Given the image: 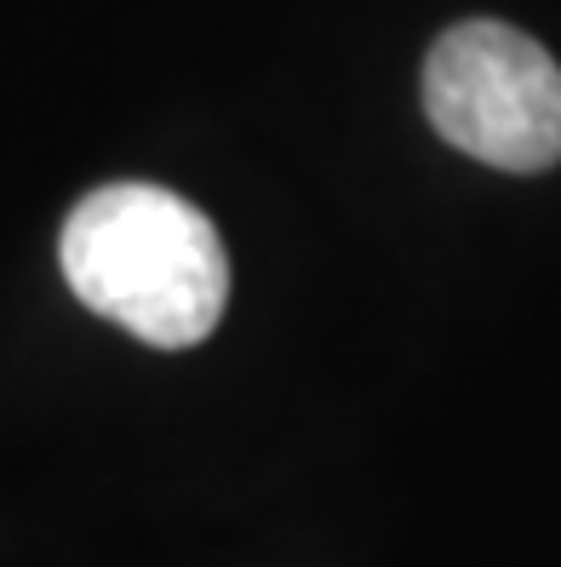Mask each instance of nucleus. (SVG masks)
Returning <instances> with one entry per match:
<instances>
[{
    "instance_id": "nucleus-1",
    "label": "nucleus",
    "mask_w": 561,
    "mask_h": 567,
    "mask_svg": "<svg viewBox=\"0 0 561 567\" xmlns=\"http://www.w3.org/2000/svg\"><path fill=\"white\" fill-rule=\"evenodd\" d=\"M63 281L86 310L155 350H189L224 321L229 252L218 224L160 184H104L58 236Z\"/></svg>"
},
{
    "instance_id": "nucleus-2",
    "label": "nucleus",
    "mask_w": 561,
    "mask_h": 567,
    "mask_svg": "<svg viewBox=\"0 0 561 567\" xmlns=\"http://www.w3.org/2000/svg\"><path fill=\"white\" fill-rule=\"evenodd\" d=\"M424 110L453 150L499 173H544L561 161V70L510 23H453L424 58Z\"/></svg>"
}]
</instances>
